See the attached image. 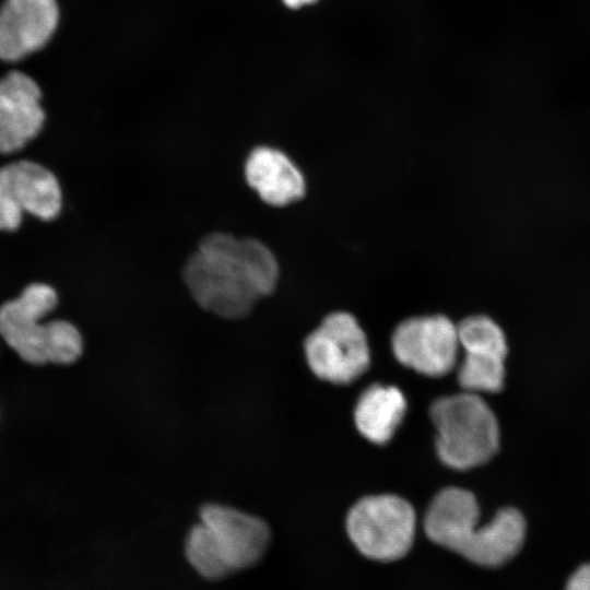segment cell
<instances>
[{"instance_id": "obj_1", "label": "cell", "mask_w": 590, "mask_h": 590, "mask_svg": "<svg viewBox=\"0 0 590 590\" xmlns=\"http://www.w3.org/2000/svg\"><path fill=\"white\" fill-rule=\"evenodd\" d=\"M273 252L255 238L212 233L200 241L184 267V281L194 302L226 319L247 316L279 281Z\"/></svg>"}, {"instance_id": "obj_2", "label": "cell", "mask_w": 590, "mask_h": 590, "mask_svg": "<svg viewBox=\"0 0 590 590\" xmlns=\"http://www.w3.org/2000/svg\"><path fill=\"white\" fill-rule=\"evenodd\" d=\"M480 509L474 495L448 487L432 500L424 518V531L434 543L456 552L474 564L498 567L517 555L526 538V520L512 507L499 509L476 529Z\"/></svg>"}, {"instance_id": "obj_3", "label": "cell", "mask_w": 590, "mask_h": 590, "mask_svg": "<svg viewBox=\"0 0 590 590\" xmlns=\"http://www.w3.org/2000/svg\"><path fill=\"white\" fill-rule=\"evenodd\" d=\"M52 287L34 283L0 306V334L25 362L43 365L71 364L82 354L83 341L70 322L39 320L57 305Z\"/></svg>"}, {"instance_id": "obj_4", "label": "cell", "mask_w": 590, "mask_h": 590, "mask_svg": "<svg viewBox=\"0 0 590 590\" xmlns=\"http://www.w3.org/2000/svg\"><path fill=\"white\" fill-rule=\"evenodd\" d=\"M436 449L448 467L468 470L486 463L498 450L499 427L491 408L474 392L442 397L429 410Z\"/></svg>"}, {"instance_id": "obj_5", "label": "cell", "mask_w": 590, "mask_h": 590, "mask_svg": "<svg viewBox=\"0 0 590 590\" xmlns=\"http://www.w3.org/2000/svg\"><path fill=\"white\" fill-rule=\"evenodd\" d=\"M415 527L412 505L391 494L359 499L346 517L347 534L356 548L380 562L403 557L413 544Z\"/></svg>"}, {"instance_id": "obj_6", "label": "cell", "mask_w": 590, "mask_h": 590, "mask_svg": "<svg viewBox=\"0 0 590 590\" xmlns=\"http://www.w3.org/2000/svg\"><path fill=\"white\" fill-rule=\"evenodd\" d=\"M305 354L312 373L338 385L354 381L369 366L365 332L345 311L328 315L305 340Z\"/></svg>"}, {"instance_id": "obj_7", "label": "cell", "mask_w": 590, "mask_h": 590, "mask_svg": "<svg viewBox=\"0 0 590 590\" xmlns=\"http://www.w3.org/2000/svg\"><path fill=\"white\" fill-rule=\"evenodd\" d=\"M459 346L457 326L442 315L409 318L392 335L397 359L429 377H442L453 369Z\"/></svg>"}, {"instance_id": "obj_8", "label": "cell", "mask_w": 590, "mask_h": 590, "mask_svg": "<svg viewBox=\"0 0 590 590\" xmlns=\"http://www.w3.org/2000/svg\"><path fill=\"white\" fill-rule=\"evenodd\" d=\"M61 208V191L55 175L30 161L0 168V229L19 228L28 212L42 220L56 217Z\"/></svg>"}, {"instance_id": "obj_9", "label": "cell", "mask_w": 590, "mask_h": 590, "mask_svg": "<svg viewBox=\"0 0 590 590\" xmlns=\"http://www.w3.org/2000/svg\"><path fill=\"white\" fill-rule=\"evenodd\" d=\"M459 345L465 352L458 381L468 392H498L504 387L506 338L500 327L484 315L457 324Z\"/></svg>"}, {"instance_id": "obj_10", "label": "cell", "mask_w": 590, "mask_h": 590, "mask_svg": "<svg viewBox=\"0 0 590 590\" xmlns=\"http://www.w3.org/2000/svg\"><path fill=\"white\" fill-rule=\"evenodd\" d=\"M200 521L213 534L232 571L258 563L269 546L271 532L268 524L233 507L208 504L201 508Z\"/></svg>"}, {"instance_id": "obj_11", "label": "cell", "mask_w": 590, "mask_h": 590, "mask_svg": "<svg viewBox=\"0 0 590 590\" xmlns=\"http://www.w3.org/2000/svg\"><path fill=\"white\" fill-rule=\"evenodd\" d=\"M58 17L56 0H5L0 8V59L17 61L40 49Z\"/></svg>"}, {"instance_id": "obj_12", "label": "cell", "mask_w": 590, "mask_h": 590, "mask_svg": "<svg viewBox=\"0 0 590 590\" xmlns=\"http://www.w3.org/2000/svg\"><path fill=\"white\" fill-rule=\"evenodd\" d=\"M40 96L39 86L25 73L12 71L0 79V153L22 149L40 131Z\"/></svg>"}, {"instance_id": "obj_13", "label": "cell", "mask_w": 590, "mask_h": 590, "mask_svg": "<svg viewBox=\"0 0 590 590\" xmlns=\"http://www.w3.org/2000/svg\"><path fill=\"white\" fill-rule=\"evenodd\" d=\"M245 177L262 201L284 206L304 197L306 182L302 172L283 152L259 146L245 163Z\"/></svg>"}, {"instance_id": "obj_14", "label": "cell", "mask_w": 590, "mask_h": 590, "mask_svg": "<svg viewBox=\"0 0 590 590\" xmlns=\"http://www.w3.org/2000/svg\"><path fill=\"white\" fill-rule=\"evenodd\" d=\"M406 411L403 393L396 387L373 385L359 397L354 421L358 432L377 445L388 442Z\"/></svg>"}, {"instance_id": "obj_15", "label": "cell", "mask_w": 590, "mask_h": 590, "mask_svg": "<svg viewBox=\"0 0 590 590\" xmlns=\"http://www.w3.org/2000/svg\"><path fill=\"white\" fill-rule=\"evenodd\" d=\"M185 550L189 563L206 579L219 580L232 573L213 534L201 521L188 533Z\"/></svg>"}, {"instance_id": "obj_16", "label": "cell", "mask_w": 590, "mask_h": 590, "mask_svg": "<svg viewBox=\"0 0 590 590\" xmlns=\"http://www.w3.org/2000/svg\"><path fill=\"white\" fill-rule=\"evenodd\" d=\"M565 590H590V563L576 569L569 577Z\"/></svg>"}, {"instance_id": "obj_17", "label": "cell", "mask_w": 590, "mask_h": 590, "mask_svg": "<svg viewBox=\"0 0 590 590\" xmlns=\"http://www.w3.org/2000/svg\"><path fill=\"white\" fill-rule=\"evenodd\" d=\"M286 7L292 9L302 8L304 5L314 3L317 0H282Z\"/></svg>"}]
</instances>
